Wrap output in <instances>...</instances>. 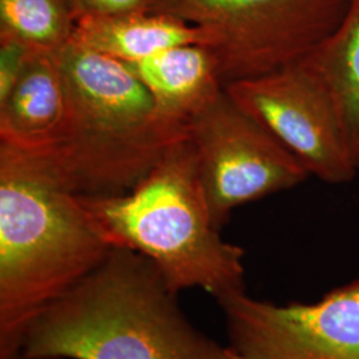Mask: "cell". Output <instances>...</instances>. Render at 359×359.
<instances>
[{
    "mask_svg": "<svg viewBox=\"0 0 359 359\" xmlns=\"http://www.w3.org/2000/svg\"><path fill=\"white\" fill-rule=\"evenodd\" d=\"M112 248L48 154L0 144V359Z\"/></svg>",
    "mask_w": 359,
    "mask_h": 359,
    "instance_id": "6da1fadb",
    "label": "cell"
},
{
    "mask_svg": "<svg viewBox=\"0 0 359 359\" xmlns=\"http://www.w3.org/2000/svg\"><path fill=\"white\" fill-rule=\"evenodd\" d=\"M229 359L187 318L149 258L112 248L99 268L40 313L19 359Z\"/></svg>",
    "mask_w": 359,
    "mask_h": 359,
    "instance_id": "7a4b0ae2",
    "label": "cell"
},
{
    "mask_svg": "<svg viewBox=\"0 0 359 359\" xmlns=\"http://www.w3.org/2000/svg\"><path fill=\"white\" fill-rule=\"evenodd\" d=\"M68 90V115L50 156L80 197L130 192L188 137L167 123L128 67L71 41L57 52Z\"/></svg>",
    "mask_w": 359,
    "mask_h": 359,
    "instance_id": "3957f363",
    "label": "cell"
},
{
    "mask_svg": "<svg viewBox=\"0 0 359 359\" xmlns=\"http://www.w3.org/2000/svg\"><path fill=\"white\" fill-rule=\"evenodd\" d=\"M80 198L107 241L149 258L175 293L245 292L244 249L224 241L212 221L189 137L130 192Z\"/></svg>",
    "mask_w": 359,
    "mask_h": 359,
    "instance_id": "277c9868",
    "label": "cell"
},
{
    "mask_svg": "<svg viewBox=\"0 0 359 359\" xmlns=\"http://www.w3.org/2000/svg\"><path fill=\"white\" fill-rule=\"evenodd\" d=\"M348 0H152L204 29L224 87L293 65L333 34Z\"/></svg>",
    "mask_w": 359,
    "mask_h": 359,
    "instance_id": "5b68a950",
    "label": "cell"
},
{
    "mask_svg": "<svg viewBox=\"0 0 359 359\" xmlns=\"http://www.w3.org/2000/svg\"><path fill=\"white\" fill-rule=\"evenodd\" d=\"M203 191L218 231L237 206L295 188L309 172L225 90L188 124Z\"/></svg>",
    "mask_w": 359,
    "mask_h": 359,
    "instance_id": "8992f818",
    "label": "cell"
},
{
    "mask_svg": "<svg viewBox=\"0 0 359 359\" xmlns=\"http://www.w3.org/2000/svg\"><path fill=\"white\" fill-rule=\"evenodd\" d=\"M224 90L310 176L329 184H345L358 176L333 95L304 59L262 76L233 81Z\"/></svg>",
    "mask_w": 359,
    "mask_h": 359,
    "instance_id": "52a82bcc",
    "label": "cell"
},
{
    "mask_svg": "<svg viewBox=\"0 0 359 359\" xmlns=\"http://www.w3.org/2000/svg\"><path fill=\"white\" fill-rule=\"evenodd\" d=\"M217 302L231 348L248 359H359V280L314 304L276 305L245 292Z\"/></svg>",
    "mask_w": 359,
    "mask_h": 359,
    "instance_id": "ba28073f",
    "label": "cell"
},
{
    "mask_svg": "<svg viewBox=\"0 0 359 359\" xmlns=\"http://www.w3.org/2000/svg\"><path fill=\"white\" fill-rule=\"evenodd\" d=\"M68 90L57 52L36 51L8 96L0 102V144L48 151L60 140Z\"/></svg>",
    "mask_w": 359,
    "mask_h": 359,
    "instance_id": "9c48e42d",
    "label": "cell"
},
{
    "mask_svg": "<svg viewBox=\"0 0 359 359\" xmlns=\"http://www.w3.org/2000/svg\"><path fill=\"white\" fill-rule=\"evenodd\" d=\"M124 65L149 92L160 117L179 128L188 129L224 90L217 57L208 46H180Z\"/></svg>",
    "mask_w": 359,
    "mask_h": 359,
    "instance_id": "30bf717a",
    "label": "cell"
},
{
    "mask_svg": "<svg viewBox=\"0 0 359 359\" xmlns=\"http://www.w3.org/2000/svg\"><path fill=\"white\" fill-rule=\"evenodd\" d=\"M72 41L121 63L140 62L187 44L210 47L204 29L154 11L83 18L77 20Z\"/></svg>",
    "mask_w": 359,
    "mask_h": 359,
    "instance_id": "8fae6325",
    "label": "cell"
},
{
    "mask_svg": "<svg viewBox=\"0 0 359 359\" xmlns=\"http://www.w3.org/2000/svg\"><path fill=\"white\" fill-rule=\"evenodd\" d=\"M304 60L333 95L359 175V0H348L333 34Z\"/></svg>",
    "mask_w": 359,
    "mask_h": 359,
    "instance_id": "7c38bea8",
    "label": "cell"
},
{
    "mask_svg": "<svg viewBox=\"0 0 359 359\" xmlns=\"http://www.w3.org/2000/svg\"><path fill=\"white\" fill-rule=\"evenodd\" d=\"M76 23L67 0H0V35L38 51L63 50L72 41Z\"/></svg>",
    "mask_w": 359,
    "mask_h": 359,
    "instance_id": "4fadbf2b",
    "label": "cell"
},
{
    "mask_svg": "<svg viewBox=\"0 0 359 359\" xmlns=\"http://www.w3.org/2000/svg\"><path fill=\"white\" fill-rule=\"evenodd\" d=\"M36 51L19 39L0 35V102L8 96Z\"/></svg>",
    "mask_w": 359,
    "mask_h": 359,
    "instance_id": "5bb4252c",
    "label": "cell"
},
{
    "mask_svg": "<svg viewBox=\"0 0 359 359\" xmlns=\"http://www.w3.org/2000/svg\"><path fill=\"white\" fill-rule=\"evenodd\" d=\"M77 20L90 16L151 11L152 0H67Z\"/></svg>",
    "mask_w": 359,
    "mask_h": 359,
    "instance_id": "9a60e30c",
    "label": "cell"
},
{
    "mask_svg": "<svg viewBox=\"0 0 359 359\" xmlns=\"http://www.w3.org/2000/svg\"><path fill=\"white\" fill-rule=\"evenodd\" d=\"M229 359H248L244 355H241L240 353H237L236 350H233L231 347H229Z\"/></svg>",
    "mask_w": 359,
    "mask_h": 359,
    "instance_id": "2e32d148",
    "label": "cell"
},
{
    "mask_svg": "<svg viewBox=\"0 0 359 359\" xmlns=\"http://www.w3.org/2000/svg\"><path fill=\"white\" fill-rule=\"evenodd\" d=\"M27 359H68L65 357H38V358H27Z\"/></svg>",
    "mask_w": 359,
    "mask_h": 359,
    "instance_id": "e0dca14e",
    "label": "cell"
}]
</instances>
